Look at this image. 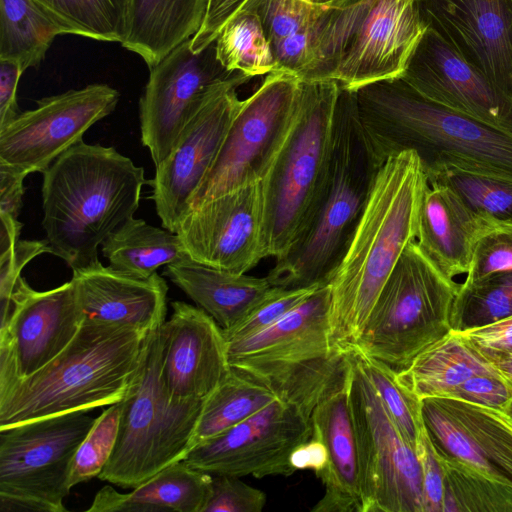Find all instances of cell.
I'll return each instance as SVG.
<instances>
[{
    "label": "cell",
    "mask_w": 512,
    "mask_h": 512,
    "mask_svg": "<svg viewBox=\"0 0 512 512\" xmlns=\"http://www.w3.org/2000/svg\"><path fill=\"white\" fill-rule=\"evenodd\" d=\"M329 311L330 289L322 285L265 330L227 341L231 368L311 415L348 362L332 338Z\"/></svg>",
    "instance_id": "52a82bcc"
},
{
    "label": "cell",
    "mask_w": 512,
    "mask_h": 512,
    "mask_svg": "<svg viewBox=\"0 0 512 512\" xmlns=\"http://www.w3.org/2000/svg\"><path fill=\"white\" fill-rule=\"evenodd\" d=\"M349 351L383 402L404 438L415 449L424 431L421 400L409 392L397 379V372L355 347Z\"/></svg>",
    "instance_id": "74e56055"
},
{
    "label": "cell",
    "mask_w": 512,
    "mask_h": 512,
    "mask_svg": "<svg viewBox=\"0 0 512 512\" xmlns=\"http://www.w3.org/2000/svg\"><path fill=\"white\" fill-rule=\"evenodd\" d=\"M59 23L36 0H0V60L24 70L38 66L58 35Z\"/></svg>",
    "instance_id": "4dcf8cb0"
},
{
    "label": "cell",
    "mask_w": 512,
    "mask_h": 512,
    "mask_svg": "<svg viewBox=\"0 0 512 512\" xmlns=\"http://www.w3.org/2000/svg\"><path fill=\"white\" fill-rule=\"evenodd\" d=\"M311 415L275 399L227 431L192 447L182 460L211 475L290 476L294 449L312 437Z\"/></svg>",
    "instance_id": "5bb4252c"
},
{
    "label": "cell",
    "mask_w": 512,
    "mask_h": 512,
    "mask_svg": "<svg viewBox=\"0 0 512 512\" xmlns=\"http://www.w3.org/2000/svg\"><path fill=\"white\" fill-rule=\"evenodd\" d=\"M459 288L460 284L441 273L416 240L412 241L352 347L396 372L405 369L419 353L451 331V309Z\"/></svg>",
    "instance_id": "30bf717a"
},
{
    "label": "cell",
    "mask_w": 512,
    "mask_h": 512,
    "mask_svg": "<svg viewBox=\"0 0 512 512\" xmlns=\"http://www.w3.org/2000/svg\"><path fill=\"white\" fill-rule=\"evenodd\" d=\"M0 511L1 512H18V511H37V512H59L58 509L41 500L14 496L0 493Z\"/></svg>",
    "instance_id": "f5cc1de1"
},
{
    "label": "cell",
    "mask_w": 512,
    "mask_h": 512,
    "mask_svg": "<svg viewBox=\"0 0 512 512\" xmlns=\"http://www.w3.org/2000/svg\"><path fill=\"white\" fill-rule=\"evenodd\" d=\"M460 333L489 361L494 357L512 352V315Z\"/></svg>",
    "instance_id": "c3c4849f"
},
{
    "label": "cell",
    "mask_w": 512,
    "mask_h": 512,
    "mask_svg": "<svg viewBox=\"0 0 512 512\" xmlns=\"http://www.w3.org/2000/svg\"><path fill=\"white\" fill-rule=\"evenodd\" d=\"M119 98L115 88L94 83L37 100L34 109L20 112L0 129V163L27 175L43 173L112 113Z\"/></svg>",
    "instance_id": "2e32d148"
},
{
    "label": "cell",
    "mask_w": 512,
    "mask_h": 512,
    "mask_svg": "<svg viewBox=\"0 0 512 512\" xmlns=\"http://www.w3.org/2000/svg\"><path fill=\"white\" fill-rule=\"evenodd\" d=\"M300 88L297 75L275 70L241 101L210 170L191 199L189 210L263 180L289 133Z\"/></svg>",
    "instance_id": "8fae6325"
},
{
    "label": "cell",
    "mask_w": 512,
    "mask_h": 512,
    "mask_svg": "<svg viewBox=\"0 0 512 512\" xmlns=\"http://www.w3.org/2000/svg\"><path fill=\"white\" fill-rule=\"evenodd\" d=\"M415 451L421 467L424 512H443L444 473L426 429Z\"/></svg>",
    "instance_id": "7dc6e473"
},
{
    "label": "cell",
    "mask_w": 512,
    "mask_h": 512,
    "mask_svg": "<svg viewBox=\"0 0 512 512\" xmlns=\"http://www.w3.org/2000/svg\"><path fill=\"white\" fill-rule=\"evenodd\" d=\"M231 475H212L211 493L203 512H261L266 504L263 491Z\"/></svg>",
    "instance_id": "ee69618b"
},
{
    "label": "cell",
    "mask_w": 512,
    "mask_h": 512,
    "mask_svg": "<svg viewBox=\"0 0 512 512\" xmlns=\"http://www.w3.org/2000/svg\"><path fill=\"white\" fill-rule=\"evenodd\" d=\"M208 4L209 0H130L121 45L150 69L199 31Z\"/></svg>",
    "instance_id": "4316f807"
},
{
    "label": "cell",
    "mask_w": 512,
    "mask_h": 512,
    "mask_svg": "<svg viewBox=\"0 0 512 512\" xmlns=\"http://www.w3.org/2000/svg\"><path fill=\"white\" fill-rule=\"evenodd\" d=\"M171 307L170 319L161 326L164 386L174 399L205 400L231 372L227 340L201 308L183 301H174Z\"/></svg>",
    "instance_id": "44dd1931"
},
{
    "label": "cell",
    "mask_w": 512,
    "mask_h": 512,
    "mask_svg": "<svg viewBox=\"0 0 512 512\" xmlns=\"http://www.w3.org/2000/svg\"><path fill=\"white\" fill-rule=\"evenodd\" d=\"M273 46L281 39L310 26L329 8L299 0H249Z\"/></svg>",
    "instance_id": "ab89813d"
},
{
    "label": "cell",
    "mask_w": 512,
    "mask_h": 512,
    "mask_svg": "<svg viewBox=\"0 0 512 512\" xmlns=\"http://www.w3.org/2000/svg\"><path fill=\"white\" fill-rule=\"evenodd\" d=\"M101 250L112 269L139 279L188 256L177 233L135 217L110 234Z\"/></svg>",
    "instance_id": "f546056e"
},
{
    "label": "cell",
    "mask_w": 512,
    "mask_h": 512,
    "mask_svg": "<svg viewBox=\"0 0 512 512\" xmlns=\"http://www.w3.org/2000/svg\"><path fill=\"white\" fill-rule=\"evenodd\" d=\"M51 253L46 239L19 240L8 252L0 255V326L4 325L11 312V297L23 268L35 257Z\"/></svg>",
    "instance_id": "f6af8a7d"
},
{
    "label": "cell",
    "mask_w": 512,
    "mask_h": 512,
    "mask_svg": "<svg viewBox=\"0 0 512 512\" xmlns=\"http://www.w3.org/2000/svg\"><path fill=\"white\" fill-rule=\"evenodd\" d=\"M215 47L217 59L229 72L238 71L253 78L276 70L272 45L249 4L223 27Z\"/></svg>",
    "instance_id": "d6a6232c"
},
{
    "label": "cell",
    "mask_w": 512,
    "mask_h": 512,
    "mask_svg": "<svg viewBox=\"0 0 512 512\" xmlns=\"http://www.w3.org/2000/svg\"><path fill=\"white\" fill-rule=\"evenodd\" d=\"M277 398L265 385L232 368L226 379L206 398L192 447L234 427Z\"/></svg>",
    "instance_id": "1f68e13d"
},
{
    "label": "cell",
    "mask_w": 512,
    "mask_h": 512,
    "mask_svg": "<svg viewBox=\"0 0 512 512\" xmlns=\"http://www.w3.org/2000/svg\"><path fill=\"white\" fill-rule=\"evenodd\" d=\"M505 270H512V225H495L477 241L466 280Z\"/></svg>",
    "instance_id": "7bdbcfd3"
},
{
    "label": "cell",
    "mask_w": 512,
    "mask_h": 512,
    "mask_svg": "<svg viewBox=\"0 0 512 512\" xmlns=\"http://www.w3.org/2000/svg\"><path fill=\"white\" fill-rule=\"evenodd\" d=\"M446 398L501 410L512 399V384L500 374H476L453 388Z\"/></svg>",
    "instance_id": "bcb514c9"
},
{
    "label": "cell",
    "mask_w": 512,
    "mask_h": 512,
    "mask_svg": "<svg viewBox=\"0 0 512 512\" xmlns=\"http://www.w3.org/2000/svg\"><path fill=\"white\" fill-rule=\"evenodd\" d=\"M429 185L452 189L479 217L512 225V176L444 166L427 177Z\"/></svg>",
    "instance_id": "836d02e7"
},
{
    "label": "cell",
    "mask_w": 512,
    "mask_h": 512,
    "mask_svg": "<svg viewBox=\"0 0 512 512\" xmlns=\"http://www.w3.org/2000/svg\"><path fill=\"white\" fill-rule=\"evenodd\" d=\"M508 419V418H507ZM509 420V419H508ZM510 421V420H509ZM510 423L512 424V422L510 421Z\"/></svg>",
    "instance_id": "680465c9"
},
{
    "label": "cell",
    "mask_w": 512,
    "mask_h": 512,
    "mask_svg": "<svg viewBox=\"0 0 512 512\" xmlns=\"http://www.w3.org/2000/svg\"><path fill=\"white\" fill-rule=\"evenodd\" d=\"M251 78L234 72L203 98L168 156L155 166L153 200L162 227L176 233L210 170L241 104L237 88Z\"/></svg>",
    "instance_id": "9a60e30c"
},
{
    "label": "cell",
    "mask_w": 512,
    "mask_h": 512,
    "mask_svg": "<svg viewBox=\"0 0 512 512\" xmlns=\"http://www.w3.org/2000/svg\"><path fill=\"white\" fill-rule=\"evenodd\" d=\"M449 187L429 185L422 201L416 243L445 276L467 273L475 245L491 227Z\"/></svg>",
    "instance_id": "d4e9b609"
},
{
    "label": "cell",
    "mask_w": 512,
    "mask_h": 512,
    "mask_svg": "<svg viewBox=\"0 0 512 512\" xmlns=\"http://www.w3.org/2000/svg\"><path fill=\"white\" fill-rule=\"evenodd\" d=\"M428 187L421 161L412 150L390 156L381 166L346 252L327 284L331 335L343 350L356 343L404 249L416 240Z\"/></svg>",
    "instance_id": "6da1fadb"
},
{
    "label": "cell",
    "mask_w": 512,
    "mask_h": 512,
    "mask_svg": "<svg viewBox=\"0 0 512 512\" xmlns=\"http://www.w3.org/2000/svg\"><path fill=\"white\" fill-rule=\"evenodd\" d=\"M212 475L182 461L164 468L127 494L102 487L87 512H203L211 493Z\"/></svg>",
    "instance_id": "83f0119b"
},
{
    "label": "cell",
    "mask_w": 512,
    "mask_h": 512,
    "mask_svg": "<svg viewBox=\"0 0 512 512\" xmlns=\"http://www.w3.org/2000/svg\"><path fill=\"white\" fill-rule=\"evenodd\" d=\"M351 360L311 414L313 437L326 447L328 462L318 477L325 491L313 512H362L357 434L350 400Z\"/></svg>",
    "instance_id": "603a6c76"
},
{
    "label": "cell",
    "mask_w": 512,
    "mask_h": 512,
    "mask_svg": "<svg viewBox=\"0 0 512 512\" xmlns=\"http://www.w3.org/2000/svg\"><path fill=\"white\" fill-rule=\"evenodd\" d=\"M163 274L227 332L271 291L268 279L201 264L188 256L165 266Z\"/></svg>",
    "instance_id": "484cf974"
},
{
    "label": "cell",
    "mask_w": 512,
    "mask_h": 512,
    "mask_svg": "<svg viewBox=\"0 0 512 512\" xmlns=\"http://www.w3.org/2000/svg\"><path fill=\"white\" fill-rule=\"evenodd\" d=\"M511 315L512 270L493 272L460 284L451 309V330L463 332Z\"/></svg>",
    "instance_id": "d590c367"
},
{
    "label": "cell",
    "mask_w": 512,
    "mask_h": 512,
    "mask_svg": "<svg viewBox=\"0 0 512 512\" xmlns=\"http://www.w3.org/2000/svg\"><path fill=\"white\" fill-rule=\"evenodd\" d=\"M320 286H273L269 294L233 329L223 332L227 341L242 339L270 327L309 298Z\"/></svg>",
    "instance_id": "60d3db41"
},
{
    "label": "cell",
    "mask_w": 512,
    "mask_h": 512,
    "mask_svg": "<svg viewBox=\"0 0 512 512\" xmlns=\"http://www.w3.org/2000/svg\"><path fill=\"white\" fill-rule=\"evenodd\" d=\"M148 333L85 317L73 340L27 377L0 363V428L119 402Z\"/></svg>",
    "instance_id": "7a4b0ae2"
},
{
    "label": "cell",
    "mask_w": 512,
    "mask_h": 512,
    "mask_svg": "<svg viewBox=\"0 0 512 512\" xmlns=\"http://www.w3.org/2000/svg\"><path fill=\"white\" fill-rule=\"evenodd\" d=\"M299 1L304 2V3H309V4L313 3L312 0H299Z\"/></svg>",
    "instance_id": "6f0895ef"
},
{
    "label": "cell",
    "mask_w": 512,
    "mask_h": 512,
    "mask_svg": "<svg viewBox=\"0 0 512 512\" xmlns=\"http://www.w3.org/2000/svg\"><path fill=\"white\" fill-rule=\"evenodd\" d=\"M42 174L45 239L72 270L99 260L98 247L134 217L147 183L129 157L83 140Z\"/></svg>",
    "instance_id": "3957f363"
},
{
    "label": "cell",
    "mask_w": 512,
    "mask_h": 512,
    "mask_svg": "<svg viewBox=\"0 0 512 512\" xmlns=\"http://www.w3.org/2000/svg\"><path fill=\"white\" fill-rule=\"evenodd\" d=\"M426 24L512 96V0H419Z\"/></svg>",
    "instance_id": "7402d4cb"
},
{
    "label": "cell",
    "mask_w": 512,
    "mask_h": 512,
    "mask_svg": "<svg viewBox=\"0 0 512 512\" xmlns=\"http://www.w3.org/2000/svg\"><path fill=\"white\" fill-rule=\"evenodd\" d=\"M65 34L122 43L127 34L130 0H36Z\"/></svg>",
    "instance_id": "e575fe53"
},
{
    "label": "cell",
    "mask_w": 512,
    "mask_h": 512,
    "mask_svg": "<svg viewBox=\"0 0 512 512\" xmlns=\"http://www.w3.org/2000/svg\"><path fill=\"white\" fill-rule=\"evenodd\" d=\"M85 315L70 281L39 292L20 276L8 320L0 326V363L27 377L55 358L78 333Z\"/></svg>",
    "instance_id": "ffe728a7"
},
{
    "label": "cell",
    "mask_w": 512,
    "mask_h": 512,
    "mask_svg": "<svg viewBox=\"0 0 512 512\" xmlns=\"http://www.w3.org/2000/svg\"><path fill=\"white\" fill-rule=\"evenodd\" d=\"M262 182L209 200L181 219L176 233L188 257L244 274L265 258Z\"/></svg>",
    "instance_id": "d6986e66"
},
{
    "label": "cell",
    "mask_w": 512,
    "mask_h": 512,
    "mask_svg": "<svg viewBox=\"0 0 512 512\" xmlns=\"http://www.w3.org/2000/svg\"><path fill=\"white\" fill-rule=\"evenodd\" d=\"M340 86L301 81L289 133L263 178L265 258L287 254L310 225L326 186Z\"/></svg>",
    "instance_id": "8992f818"
},
{
    "label": "cell",
    "mask_w": 512,
    "mask_h": 512,
    "mask_svg": "<svg viewBox=\"0 0 512 512\" xmlns=\"http://www.w3.org/2000/svg\"><path fill=\"white\" fill-rule=\"evenodd\" d=\"M186 40L154 67L139 100L141 142L155 166L172 150L179 134L206 94L234 72L216 55L215 42L193 52Z\"/></svg>",
    "instance_id": "e0dca14e"
},
{
    "label": "cell",
    "mask_w": 512,
    "mask_h": 512,
    "mask_svg": "<svg viewBox=\"0 0 512 512\" xmlns=\"http://www.w3.org/2000/svg\"><path fill=\"white\" fill-rule=\"evenodd\" d=\"M384 162L360 122L354 91L340 88L323 196L306 231L268 273L266 278L272 286L328 284L346 252Z\"/></svg>",
    "instance_id": "5b68a950"
},
{
    "label": "cell",
    "mask_w": 512,
    "mask_h": 512,
    "mask_svg": "<svg viewBox=\"0 0 512 512\" xmlns=\"http://www.w3.org/2000/svg\"><path fill=\"white\" fill-rule=\"evenodd\" d=\"M349 0H312L314 4L327 6V7H338L346 3Z\"/></svg>",
    "instance_id": "11a10c76"
},
{
    "label": "cell",
    "mask_w": 512,
    "mask_h": 512,
    "mask_svg": "<svg viewBox=\"0 0 512 512\" xmlns=\"http://www.w3.org/2000/svg\"><path fill=\"white\" fill-rule=\"evenodd\" d=\"M24 71L17 62L0 60V129L20 113L17 104V88Z\"/></svg>",
    "instance_id": "f907efd6"
},
{
    "label": "cell",
    "mask_w": 512,
    "mask_h": 512,
    "mask_svg": "<svg viewBox=\"0 0 512 512\" xmlns=\"http://www.w3.org/2000/svg\"><path fill=\"white\" fill-rule=\"evenodd\" d=\"M501 411L512 422V399L509 401V403L503 409H501Z\"/></svg>",
    "instance_id": "9f6ffc18"
},
{
    "label": "cell",
    "mask_w": 512,
    "mask_h": 512,
    "mask_svg": "<svg viewBox=\"0 0 512 512\" xmlns=\"http://www.w3.org/2000/svg\"><path fill=\"white\" fill-rule=\"evenodd\" d=\"M27 174L0 163V255L19 241L23 224L18 221Z\"/></svg>",
    "instance_id": "b9f144b4"
},
{
    "label": "cell",
    "mask_w": 512,
    "mask_h": 512,
    "mask_svg": "<svg viewBox=\"0 0 512 512\" xmlns=\"http://www.w3.org/2000/svg\"><path fill=\"white\" fill-rule=\"evenodd\" d=\"M400 78L425 98L512 135V96L430 25Z\"/></svg>",
    "instance_id": "ac0fdd59"
},
{
    "label": "cell",
    "mask_w": 512,
    "mask_h": 512,
    "mask_svg": "<svg viewBox=\"0 0 512 512\" xmlns=\"http://www.w3.org/2000/svg\"><path fill=\"white\" fill-rule=\"evenodd\" d=\"M479 446L487 460L512 483V424L505 414L464 400L437 398Z\"/></svg>",
    "instance_id": "8d00e7d4"
},
{
    "label": "cell",
    "mask_w": 512,
    "mask_h": 512,
    "mask_svg": "<svg viewBox=\"0 0 512 512\" xmlns=\"http://www.w3.org/2000/svg\"><path fill=\"white\" fill-rule=\"evenodd\" d=\"M360 122L378 156L412 150L428 177L444 166L512 176V135L433 102L401 78L356 91Z\"/></svg>",
    "instance_id": "277c9868"
},
{
    "label": "cell",
    "mask_w": 512,
    "mask_h": 512,
    "mask_svg": "<svg viewBox=\"0 0 512 512\" xmlns=\"http://www.w3.org/2000/svg\"><path fill=\"white\" fill-rule=\"evenodd\" d=\"M161 326L148 333L139 366L117 402L116 445L98 476L122 488H136L185 458L206 400L183 401L169 395L161 376Z\"/></svg>",
    "instance_id": "9c48e42d"
},
{
    "label": "cell",
    "mask_w": 512,
    "mask_h": 512,
    "mask_svg": "<svg viewBox=\"0 0 512 512\" xmlns=\"http://www.w3.org/2000/svg\"><path fill=\"white\" fill-rule=\"evenodd\" d=\"M350 400L358 441L362 512H424L421 467L358 363Z\"/></svg>",
    "instance_id": "7c38bea8"
},
{
    "label": "cell",
    "mask_w": 512,
    "mask_h": 512,
    "mask_svg": "<svg viewBox=\"0 0 512 512\" xmlns=\"http://www.w3.org/2000/svg\"><path fill=\"white\" fill-rule=\"evenodd\" d=\"M249 0H209L207 13L199 31L191 38L190 47L197 53L215 42L223 27Z\"/></svg>",
    "instance_id": "681fc988"
},
{
    "label": "cell",
    "mask_w": 512,
    "mask_h": 512,
    "mask_svg": "<svg viewBox=\"0 0 512 512\" xmlns=\"http://www.w3.org/2000/svg\"><path fill=\"white\" fill-rule=\"evenodd\" d=\"M290 462L295 470L309 469L319 477L328 462L326 447L322 441L312 436L294 449L290 456Z\"/></svg>",
    "instance_id": "816d5d0a"
},
{
    "label": "cell",
    "mask_w": 512,
    "mask_h": 512,
    "mask_svg": "<svg viewBox=\"0 0 512 512\" xmlns=\"http://www.w3.org/2000/svg\"><path fill=\"white\" fill-rule=\"evenodd\" d=\"M490 362L501 376L512 384V352L494 357L490 359Z\"/></svg>",
    "instance_id": "db71d44e"
},
{
    "label": "cell",
    "mask_w": 512,
    "mask_h": 512,
    "mask_svg": "<svg viewBox=\"0 0 512 512\" xmlns=\"http://www.w3.org/2000/svg\"><path fill=\"white\" fill-rule=\"evenodd\" d=\"M119 419L118 403L111 404L96 417L74 456L69 479L71 488L98 477L102 472L116 445Z\"/></svg>",
    "instance_id": "f35d334b"
},
{
    "label": "cell",
    "mask_w": 512,
    "mask_h": 512,
    "mask_svg": "<svg viewBox=\"0 0 512 512\" xmlns=\"http://www.w3.org/2000/svg\"><path fill=\"white\" fill-rule=\"evenodd\" d=\"M426 26L419 0H349L329 7L301 81L333 80L356 91L400 78Z\"/></svg>",
    "instance_id": "ba28073f"
},
{
    "label": "cell",
    "mask_w": 512,
    "mask_h": 512,
    "mask_svg": "<svg viewBox=\"0 0 512 512\" xmlns=\"http://www.w3.org/2000/svg\"><path fill=\"white\" fill-rule=\"evenodd\" d=\"M72 271L85 317L146 333L165 322L168 285L157 272L139 279L105 267L99 260Z\"/></svg>",
    "instance_id": "cb8c5ba5"
},
{
    "label": "cell",
    "mask_w": 512,
    "mask_h": 512,
    "mask_svg": "<svg viewBox=\"0 0 512 512\" xmlns=\"http://www.w3.org/2000/svg\"><path fill=\"white\" fill-rule=\"evenodd\" d=\"M476 374L500 373L460 332L451 330L397 372V379L422 400L446 398L453 388Z\"/></svg>",
    "instance_id": "f1b7e54d"
},
{
    "label": "cell",
    "mask_w": 512,
    "mask_h": 512,
    "mask_svg": "<svg viewBox=\"0 0 512 512\" xmlns=\"http://www.w3.org/2000/svg\"><path fill=\"white\" fill-rule=\"evenodd\" d=\"M95 420L74 411L0 428V493L66 511L72 462Z\"/></svg>",
    "instance_id": "4fadbf2b"
}]
</instances>
